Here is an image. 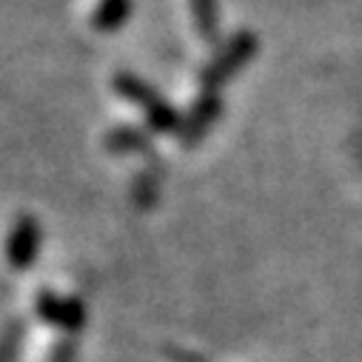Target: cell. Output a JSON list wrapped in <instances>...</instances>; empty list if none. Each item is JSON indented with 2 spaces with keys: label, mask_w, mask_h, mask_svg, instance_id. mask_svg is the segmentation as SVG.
<instances>
[{
  "label": "cell",
  "mask_w": 362,
  "mask_h": 362,
  "mask_svg": "<svg viewBox=\"0 0 362 362\" xmlns=\"http://www.w3.org/2000/svg\"><path fill=\"white\" fill-rule=\"evenodd\" d=\"M251 52H254V37H251V35H240V37L226 49V54L206 71V86L223 83L234 69H240V66L251 57Z\"/></svg>",
  "instance_id": "obj_1"
},
{
  "label": "cell",
  "mask_w": 362,
  "mask_h": 362,
  "mask_svg": "<svg viewBox=\"0 0 362 362\" xmlns=\"http://www.w3.org/2000/svg\"><path fill=\"white\" fill-rule=\"evenodd\" d=\"M214 115H217V98H206V100L200 103V109L194 112V120H192V132H189V137L203 134V132H206V126L214 120Z\"/></svg>",
  "instance_id": "obj_2"
},
{
  "label": "cell",
  "mask_w": 362,
  "mask_h": 362,
  "mask_svg": "<svg viewBox=\"0 0 362 362\" xmlns=\"http://www.w3.org/2000/svg\"><path fill=\"white\" fill-rule=\"evenodd\" d=\"M197 18H200L203 32L211 35V23H214V6H211V0H197Z\"/></svg>",
  "instance_id": "obj_3"
}]
</instances>
